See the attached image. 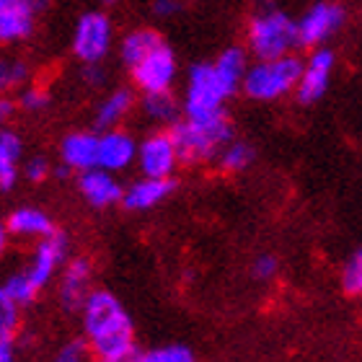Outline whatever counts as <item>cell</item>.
Instances as JSON below:
<instances>
[{
    "label": "cell",
    "instance_id": "cell-1",
    "mask_svg": "<svg viewBox=\"0 0 362 362\" xmlns=\"http://www.w3.org/2000/svg\"><path fill=\"white\" fill-rule=\"evenodd\" d=\"M83 329L88 347L98 360L129 362L135 355V329L127 310L109 290H93L83 303Z\"/></svg>",
    "mask_w": 362,
    "mask_h": 362
},
{
    "label": "cell",
    "instance_id": "cell-2",
    "mask_svg": "<svg viewBox=\"0 0 362 362\" xmlns=\"http://www.w3.org/2000/svg\"><path fill=\"white\" fill-rule=\"evenodd\" d=\"M171 137L176 143L181 163H204V160L215 158L230 140H233V124L228 119V114H215V117H204V119H179L171 124Z\"/></svg>",
    "mask_w": 362,
    "mask_h": 362
},
{
    "label": "cell",
    "instance_id": "cell-3",
    "mask_svg": "<svg viewBox=\"0 0 362 362\" xmlns=\"http://www.w3.org/2000/svg\"><path fill=\"white\" fill-rule=\"evenodd\" d=\"M300 45L298 23L277 8H262L249 23V47L259 60H274Z\"/></svg>",
    "mask_w": 362,
    "mask_h": 362
},
{
    "label": "cell",
    "instance_id": "cell-4",
    "mask_svg": "<svg viewBox=\"0 0 362 362\" xmlns=\"http://www.w3.org/2000/svg\"><path fill=\"white\" fill-rule=\"evenodd\" d=\"M303 62L293 54L274 57V60H259L251 65L243 78V93L257 101H274L287 93H293L300 83Z\"/></svg>",
    "mask_w": 362,
    "mask_h": 362
},
{
    "label": "cell",
    "instance_id": "cell-5",
    "mask_svg": "<svg viewBox=\"0 0 362 362\" xmlns=\"http://www.w3.org/2000/svg\"><path fill=\"white\" fill-rule=\"evenodd\" d=\"M230 96V88L223 83V78L215 70V62H199L189 70L187 96H184V117L189 119H204L223 114V104Z\"/></svg>",
    "mask_w": 362,
    "mask_h": 362
},
{
    "label": "cell",
    "instance_id": "cell-6",
    "mask_svg": "<svg viewBox=\"0 0 362 362\" xmlns=\"http://www.w3.org/2000/svg\"><path fill=\"white\" fill-rule=\"evenodd\" d=\"M112 47V23L104 13H90L81 16V21L73 34V52L78 60H83L86 65H96L106 57Z\"/></svg>",
    "mask_w": 362,
    "mask_h": 362
},
{
    "label": "cell",
    "instance_id": "cell-7",
    "mask_svg": "<svg viewBox=\"0 0 362 362\" xmlns=\"http://www.w3.org/2000/svg\"><path fill=\"white\" fill-rule=\"evenodd\" d=\"M179 163V151H176L171 132H153L137 145V166H140L143 176L171 179Z\"/></svg>",
    "mask_w": 362,
    "mask_h": 362
},
{
    "label": "cell",
    "instance_id": "cell-8",
    "mask_svg": "<svg viewBox=\"0 0 362 362\" xmlns=\"http://www.w3.org/2000/svg\"><path fill=\"white\" fill-rule=\"evenodd\" d=\"M132 70V81L143 93H160V90H171L176 78V57L171 47L160 45L153 49L145 60H140Z\"/></svg>",
    "mask_w": 362,
    "mask_h": 362
},
{
    "label": "cell",
    "instance_id": "cell-9",
    "mask_svg": "<svg viewBox=\"0 0 362 362\" xmlns=\"http://www.w3.org/2000/svg\"><path fill=\"white\" fill-rule=\"evenodd\" d=\"M65 262H68V235L60 233V230H54V233H49L47 238H39L37 249L31 254L29 267L23 272H26L31 282L42 290V287L49 285V279L65 267Z\"/></svg>",
    "mask_w": 362,
    "mask_h": 362
},
{
    "label": "cell",
    "instance_id": "cell-10",
    "mask_svg": "<svg viewBox=\"0 0 362 362\" xmlns=\"http://www.w3.org/2000/svg\"><path fill=\"white\" fill-rule=\"evenodd\" d=\"M344 21V11L337 3H316L298 21L300 47H321Z\"/></svg>",
    "mask_w": 362,
    "mask_h": 362
},
{
    "label": "cell",
    "instance_id": "cell-11",
    "mask_svg": "<svg viewBox=\"0 0 362 362\" xmlns=\"http://www.w3.org/2000/svg\"><path fill=\"white\" fill-rule=\"evenodd\" d=\"M334 70V52L326 47H316L308 62H303L300 83L295 88V96L300 104H316L318 98H324L329 81H332Z\"/></svg>",
    "mask_w": 362,
    "mask_h": 362
},
{
    "label": "cell",
    "instance_id": "cell-12",
    "mask_svg": "<svg viewBox=\"0 0 362 362\" xmlns=\"http://www.w3.org/2000/svg\"><path fill=\"white\" fill-rule=\"evenodd\" d=\"M49 0H0V39L21 42L34 31L37 13Z\"/></svg>",
    "mask_w": 362,
    "mask_h": 362
},
{
    "label": "cell",
    "instance_id": "cell-13",
    "mask_svg": "<svg viewBox=\"0 0 362 362\" xmlns=\"http://www.w3.org/2000/svg\"><path fill=\"white\" fill-rule=\"evenodd\" d=\"M90 277H93V264L86 257L70 259L68 264L60 272V303L65 308L76 310L83 308V303L88 300L90 290Z\"/></svg>",
    "mask_w": 362,
    "mask_h": 362
},
{
    "label": "cell",
    "instance_id": "cell-14",
    "mask_svg": "<svg viewBox=\"0 0 362 362\" xmlns=\"http://www.w3.org/2000/svg\"><path fill=\"white\" fill-rule=\"evenodd\" d=\"M78 189L90 207H112V204L122 202V197H124V189L119 187L117 176L101 166L88 168L78 176Z\"/></svg>",
    "mask_w": 362,
    "mask_h": 362
},
{
    "label": "cell",
    "instance_id": "cell-15",
    "mask_svg": "<svg viewBox=\"0 0 362 362\" xmlns=\"http://www.w3.org/2000/svg\"><path fill=\"white\" fill-rule=\"evenodd\" d=\"M137 160V143L122 129H106L98 135V166L106 171H124V168Z\"/></svg>",
    "mask_w": 362,
    "mask_h": 362
},
{
    "label": "cell",
    "instance_id": "cell-16",
    "mask_svg": "<svg viewBox=\"0 0 362 362\" xmlns=\"http://www.w3.org/2000/svg\"><path fill=\"white\" fill-rule=\"evenodd\" d=\"M62 166L83 174L98 166V135L96 132H70L60 143Z\"/></svg>",
    "mask_w": 362,
    "mask_h": 362
},
{
    "label": "cell",
    "instance_id": "cell-17",
    "mask_svg": "<svg viewBox=\"0 0 362 362\" xmlns=\"http://www.w3.org/2000/svg\"><path fill=\"white\" fill-rule=\"evenodd\" d=\"M171 192H174V181L171 179H151V176H143V179L132 181L124 189L122 204L132 212H145L163 202Z\"/></svg>",
    "mask_w": 362,
    "mask_h": 362
},
{
    "label": "cell",
    "instance_id": "cell-18",
    "mask_svg": "<svg viewBox=\"0 0 362 362\" xmlns=\"http://www.w3.org/2000/svg\"><path fill=\"white\" fill-rule=\"evenodd\" d=\"M6 230L16 238H47L54 233L49 215L39 207H16L6 218Z\"/></svg>",
    "mask_w": 362,
    "mask_h": 362
},
{
    "label": "cell",
    "instance_id": "cell-19",
    "mask_svg": "<svg viewBox=\"0 0 362 362\" xmlns=\"http://www.w3.org/2000/svg\"><path fill=\"white\" fill-rule=\"evenodd\" d=\"M132 104H135L132 90H127V88L112 90V93L96 106V119H93L96 122V129H101V132H106V129H117V124L127 117Z\"/></svg>",
    "mask_w": 362,
    "mask_h": 362
},
{
    "label": "cell",
    "instance_id": "cell-20",
    "mask_svg": "<svg viewBox=\"0 0 362 362\" xmlns=\"http://www.w3.org/2000/svg\"><path fill=\"white\" fill-rule=\"evenodd\" d=\"M163 45V39H160L158 31L153 29H135L129 31L127 37L122 39V47H119V54H122V62L127 65V68H135L137 62L145 60L153 49H158Z\"/></svg>",
    "mask_w": 362,
    "mask_h": 362
},
{
    "label": "cell",
    "instance_id": "cell-21",
    "mask_svg": "<svg viewBox=\"0 0 362 362\" xmlns=\"http://www.w3.org/2000/svg\"><path fill=\"white\" fill-rule=\"evenodd\" d=\"M215 70H218V76L223 78V83L230 88V93H235V90L243 86L246 73H249V65H246V54H243V49H238V47L226 49V52L215 60Z\"/></svg>",
    "mask_w": 362,
    "mask_h": 362
},
{
    "label": "cell",
    "instance_id": "cell-22",
    "mask_svg": "<svg viewBox=\"0 0 362 362\" xmlns=\"http://www.w3.org/2000/svg\"><path fill=\"white\" fill-rule=\"evenodd\" d=\"M37 295H39V287L31 282L26 272H16V274H11V277L3 282V287H0V300L13 303V305H18V308L31 305V303L37 300Z\"/></svg>",
    "mask_w": 362,
    "mask_h": 362
},
{
    "label": "cell",
    "instance_id": "cell-23",
    "mask_svg": "<svg viewBox=\"0 0 362 362\" xmlns=\"http://www.w3.org/2000/svg\"><path fill=\"white\" fill-rule=\"evenodd\" d=\"M143 112L153 122L160 124H176L179 122V104L171 96V90H160V93H145L143 98Z\"/></svg>",
    "mask_w": 362,
    "mask_h": 362
},
{
    "label": "cell",
    "instance_id": "cell-24",
    "mask_svg": "<svg viewBox=\"0 0 362 362\" xmlns=\"http://www.w3.org/2000/svg\"><path fill=\"white\" fill-rule=\"evenodd\" d=\"M251 160H254V148L249 143H241V140H230L218 153V166L226 174H241L251 166Z\"/></svg>",
    "mask_w": 362,
    "mask_h": 362
},
{
    "label": "cell",
    "instance_id": "cell-25",
    "mask_svg": "<svg viewBox=\"0 0 362 362\" xmlns=\"http://www.w3.org/2000/svg\"><path fill=\"white\" fill-rule=\"evenodd\" d=\"M129 362H197V360L187 347L168 344V347L148 349V352H135Z\"/></svg>",
    "mask_w": 362,
    "mask_h": 362
},
{
    "label": "cell",
    "instance_id": "cell-26",
    "mask_svg": "<svg viewBox=\"0 0 362 362\" xmlns=\"http://www.w3.org/2000/svg\"><path fill=\"white\" fill-rule=\"evenodd\" d=\"M341 287L347 295H362V249L347 259L341 269Z\"/></svg>",
    "mask_w": 362,
    "mask_h": 362
},
{
    "label": "cell",
    "instance_id": "cell-27",
    "mask_svg": "<svg viewBox=\"0 0 362 362\" xmlns=\"http://www.w3.org/2000/svg\"><path fill=\"white\" fill-rule=\"evenodd\" d=\"M23 156V145L21 137L11 132V129H3L0 132V166H18V160Z\"/></svg>",
    "mask_w": 362,
    "mask_h": 362
},
{
    "label": "cell",
    "instance_id": "cell-28",
    "mask_svg": "<svg viewBox=\"0 0 362 362\" xmlns=\"http://www.w3.org/2000/svg\"><path fill=\"white\" fill-rule=\"evenodd\" d=\"M29 81V68L21 60H6L0 65V86L3 88H18Z\"/></svg>",
    "mask_w": 362,
    "mask_h": 362
},
{
    "label": "cell",
    "instance_id": "cell-29",
    "mask_svg": "<svg viewBox=\"0 0 362 362\" xmlns=\"http://www.w3.org/2000/svg\"><path fill=\"white\" fill-rule=\"evenodd\" d=\"M18 305L8 300H0V337H11L13 339V332L18 329Z\"/></svg>",
    "mask_w": 362,
    "mask_h": 362
},
{
    "label": "cell",
    "instance_id": "cell-30",
    "mask_svg": "<svg viewBox=\"0 0 362 362\" xmlns=\"http://www.w3.org/2000/svg\"><path fill=\"white\" fill-rule=\"evenodd\" d=\"M47 104H49V93L42 88H23L18 96V106L26 112H42Z\"/></svg>",
    "mask_w": 362,
    "mask_h": 362
},
{
    "label": "cell",
    "instance_id": "cell-31",
    "mask_svg": "<svg viewBox=\"0 0 362 362\" xmlns=\"http://www.w3.org/2000/svg\"><path fill=\"white\" fill-rule=\"evenodd\" d=\"M279 272V262L277 257H272V254H262V257L254 259V267H251V274L262 282H269V279L277 277Z\"/></svg>",
    "mask_w": 362,
    "mask_h": 362
},
{
    "label": "cell",
    "instance_id": "cell-32",
    "mask_svg": "<svg viewBox=\"0 0 362 362\" xmlns=\"http://www.w3.org/2000/svg\"><path fill=\"white\" fill-rule=\"evenodd\" d=\"M88 349L90 347H86L83 341H68L65 347L54 355V360L52 362H88Z\"/></svg>",
    "mask_w": 362,
    "mask_h": 362
},
{
    "label": "cell",
    "instance_id": "cell-33",
    "mask_svg": "<svg viewBox=\"0 0 362 362\" xmlns=\"http://www.w3.org/2000/svg\"><path fill=\"white\" fill-rule=\"evenodd\" d=\"M47 174H49V163H47V158H42V156H34V158L26 160V166H23V176L29 181H45Z\"/></svg>",
    "mask_w": 362,
    "mask_h": 362
},
{
    "label": "cell",
    "instance_id": "cell-34",
    "mask_svg": "<svg viewBox=\"0 0 362 362\" xmlns=\"http://www.w3.org/2000/svg\"><path fill=\"white\" fill-rule=\"evenodd\" d=\"M153 11L158 16H174L179 11V3L176 0H156L153 3Z\"/></svg>",
    "mask_w": 362,
    "mask_h": 362
},
{
    "label": "cell",
    "instance_id": "cell-35",
    "mask_svg": "<svg viewBox=\"0 0 362 362\" xmlns=\"http://www.w3.org/2000/svg\"><path fill=\"white\" fill-rule=\"evenodd\" d=\"M0 362H13V339L11 337L0 339Z\"/></svg>",
    "mask_w": 362,
    "mask_h": 362
},
{
    "label": "cell",
    "instance_id": "cell-36",
    "mask_svg": "<svg viewBox=\"0 0 362 362\" xmlns=\"http://www.w3.org/2000/svg\"><path fill=\"white\" fill-rule=\"evenodd\" d=\"M96 65H98V62H96ZM96 65H88V68H86V81H88V83H93V86H98V83H101V78H104L101 68H96Z\"/></svg>",
    "mask_w": 362,
    "mask_h": 362
},
{
    "label": "cell",
    "instance_id": "cell-37",
    "mask_svg": "<svg viewBox=\"0 0 362 362\" xmlns=\"http://www.w3.org/2000/svg\"><path fill=\"white\" fill-rule=\"evenodd\" d=\"M0 109H3V117H8V114L13 112V101H8V98H3V104H0Z\"/></svg>",
    "mask_w": 362,
    "mask_h": 362
},
{
    "label": "cell",
    "instance_id": "cell-38",
    "mask_svg": "<svg viewBox=\"0 0 362 362\" xmlns=\"http://www.w3.org/2000/svg\"><path fill=\"white\" fill-rule=\"evenodd\" d=\"M106 3H117V0H106Z\"/></svg>",
    "mask_w": 362,
    "mask_h": 362
},
{
    "label": "cell",
    "instance_id": "cell-39",
    "mask_svg": "<svg viewBox=\"0 0 362 362\" xmlns=\"http://www.w3.org/2000/svg\"><path fill=\"white\" fill-rule=\"evenodd\" d=\"M98 362H106V360H98Z\"/></svg>",
    "mask_w": 362,
    "mask_h": 362
}]
</instances>
